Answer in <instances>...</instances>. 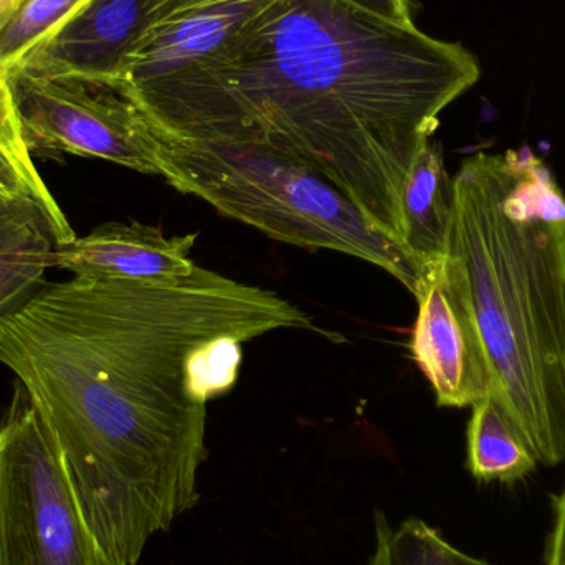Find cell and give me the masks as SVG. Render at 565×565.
Listing matches in <instances>:
<instances>
[{
	"instance_id": "8fae6325",
	"label": "cell",
	"mask_w": 565,
	"mask_h": 565,
	"mask_svg": "<svg viewBox=\"0 0 565 565\" xmlns=\"http://www.w3.org/2000/svg\"><path fill=\"white\" fill-rule=\"evenodd\" d=\"M62 244L55 222L39 202H0V318L42 288L53 252Z\"/></svg>"
},
{
	"instance_id": "7a4b0ae2",
	"label": "cell",
	"mask_w": 565,
	"mask_h": 565,
	"mask_svg": "<svg viewBox=\"0 0 565 565\" xmlns=\"http://www.w3.org/2000/svg\"><path fill=\"white\" fill-rule=\"evenodd\" d=\"M480 75L470 50L415 25L341 0H280L198 65L122 93L161 135L312 169L404 247L412 164Z\"/></svg>"
},
{
	"instance_id": "9a60e30c",
	"label": "cell",
	"mask_w": 565,
	"mask_h": 565,
	"mask_svg": "<svg viewBox=\"0 0 565 565\" xmlns=\"http://www.w3.org/2000/svg\"><path fill=\"white\" fill-rule=\"evenodd\" d=\"M374 523L375 551L367 565H494L451 546L422 520L411 518L392 527L377 511Z\"/></svg>"
},
{
	"instance_id": "ba28073f",
	"label": "cell",
	"mask_w": 565,
	"mask_h": 565,
	"mask_svg": "<svg viewBox=\"0 0 565 565\" xmlns=\"http://www.w3.org/2000/svg\"><path fill=\"white\" fill-rule=\"evenodd\" d=\"M164 2L89 0L15 72L73 76L119 88Z\"/></svg>"
},
{
	"instance_id": "277c9868",
	"label": "cell",
	"mask_w": 565,
	"mask_h": 565,
	"mask_svg": "<svg viewBox=\"0 0 565 565\" xmlns=\"http://www.w3.org/2000/svg\"><path fill=\"white\" fill-rule=\"evenodd\" d=\"M152 132L159 175L182 194L202 199L225 217L252 225L282 244L369 262L412 295L417 292L427 270L318 172L250 146Z\"/></svg>"
},
{
	"instance_id": "d6986e66",
	"label": "cell",
	"mask_w": 565,
	"mask_h": 565,
	"mask_svg": "<svg viewBox=\"0 0 565 565\" xmlns=\"http://www.w3.org/2000/svg\"><path fill=\"white\" fill-rule=\"evenodd\" d=\"M20 0H0V25L10 15L13 9L19 6Z\"/></svg>"
},
{
	"instance_id": "5b68a950",
	"label": "cell",
	"mask_w": 565,
	"mask_h": 565,
	"mask_svg": "<svg viewBox=\"0 0 565 565\" xmlns=\"http://www.w3.org/2000/svg\"><path fill=\"white\" fill-rule=\"evenodd\" d=\"M0 565H118L89 530L58 447L20 385L0 418Z\"/></svg>"
},
{
	"instance_id": "52a82bcc",
	"label": "cell",
	"mask_w": 565,
	"mask_h": 565,
	"mask_svg": "<svg viewBox=\"0 0 565 565\" xmlns=\"http://www.w3.org/2000/svg\"><path fill=\"white\" fill-rule=\"evenodd\" d=\"M418 316L412 355L440 407H473L493 394L487 351L457 262L447 255L430 265L415 292Z\"/></svg>"
},
{
	"instance_id": "7c38bea8",
	"label": "cell",
	"mask_w": 565,
	"mask_h": 565,
	"mask_svg": "<svg viewBox=\"0 0 565 565\" xmlns=\"http://www.w3.org/2000/svg\"><path fill=\"white\" fill-rule=\"evenodd\" d=\"M454 205V178L445 168L440 145L428 139L412 164L402 195V242L425 270L447 257Z\"/></svg>"
},
{
	"instance_id": "30bf717a",
	"label": "cell",
	"mask_w": 565,
	"mask_h": 565,
	"mask_svg": "<svg viewBox=\"0 0 565 565\" xmlns=\"http://www.w3.org/2000/svg\"><path fill=\"white\" fill-rule=\"evenodd\" d=\"M199 234L166 237L139 222H109L53 252L52 268L73 277L171 285L194 274L191 258Z\"/></svg>"
},
{
	"instance_id": "4fadbf2b",
	"label": "cell",
	"mask_w": 565,
	"mask_h": 565,
	"mask_svg": "<svg viewBox=\"0 0 565 565\" xmlns=\"http://www.w3.org/2000/svg\"><path fill=\"white\" fill-rule=\"evenodd\" d=\"M536 455L503 405L488 395L477 402L467 430V468L481 483H516L536 470Z\"/></svg>"
},
{
	"instance_id": "e0dca14e",
	"label": "cell",
	"mask_w": 565,
	"mask_h": 565,
	"mask_svg": "<svg viewBox=\"0 0 565 565\" xmlns=\"http://www.w3.org/2000/svg\"><path fill=\"white\" fill-rule=\"evenodd\" d=\"M341 2L395 25H414L408 0H341Z\"/></svg>"
},
{
	"instance_id": "2e32d148",
	"label": "cell",
	"mask_w": 565,
	"mask_h": 565,
	"mask_svg": "<svg viewBox=\"0 0 565 565\" xmlns=\"http://www.w3.org/2000/svg\"><path fill=\"white\" fill-rule=\"evenodd\" d=\"M89 0H20L0 25V68L19 70Z\"/></svg>"
},
{
	"instance_id": "3957f363",
	"label": "cell",
	"mask_w": 565,
	"mask_h": 565,
	"mask_svg": "<svg viewBox=\"0 0 565 565\" xmlns=\"http://www.w3.org/2000/svg\"><path fill=\"white\" fill-rule=\"evenodd\" d=\"M448 252L503 405L537 461L565 460V195L531 148L477 152L454 178Z\"/></svg>"
},
{
	"instance_id": "8992f818",
	"label": "cell",
	"mask_w": 565,
	"mask_h": 565,
	"mask_svg": "<svg viewBox=\"0 0 565 565\" xmlns=\"http://www.w3.org/2000/svg\"><path fill=\"white\" fill-rule=\"evenodd\" d=\"M10 76L32 154L105 159L159 175L154 132L121 89L73 76Z\"/></svg>"
},
{
	"instance_id": "6da1fadb",
	"label": "cell",
	"mask_w": 565,
	"mask_h": 565,
	"mask_svg": "<svg viewBox=\"0 0 565 565\" xmlns=\"http://www.w3.org/2000/svg\"><path fill=\"white\" fill-rule=\"evenodd\" d=\"M278 329L316 328L277 292L201 267L171 285L50 282L0 318V364L116 564L198 504L209 401L234 387L245 342Z\"/></svg>"
},
{
	"instance_id": "5bb4252c",
	"label": "cell",
	"mask_w": 565,
	"mask_h": 565,
	"mask_svg": "<svg viewBox=\"0 0 565 565\" xmlns=\"http://www.w3.org/2000/svg\"><path fill=\"white\" fill-rule=\"evenodd\" d=\"M17 199L39 202L55 222L63 244L76 237L65 212L33 164L13 95L12 76L7 70L0 68V202Z\"/></svg>"
},
{
	"instance_id": "ac0fdd59",
	"label": "cell",
	"mask_w": 565,
	"mask_h": 565,
	"mask_svg": "<svg viewBox=\"0 0 565 565\" xmlns=\"http://www.w3.org/2000/svg\"><path fill=\"white\" fill-rule=\"evenodd\" d=\"M546 565H565V488L556 500V521L547 543Z\"/></svg>"
},
{
	"instance_id": "9c48e42d",
	"label": "cell",
	"mask_w": 565,
	"mask_h": 565,
	"mask_svg": "<svg viewBox=\"0 0 565 565\" xmlns=\"http://www.w3.org/2000/svg\"><path fill=\"white\" fill-rule=\"evenodd\" d=\"M280 0H166L119 89L135 92L198 65Z\"/></svg>"
}]
</instances>
